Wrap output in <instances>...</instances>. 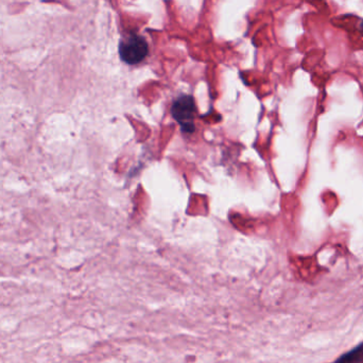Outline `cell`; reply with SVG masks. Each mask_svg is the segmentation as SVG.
<instances>
[{
	"label": "cell",
	"mask_w": 363,
	"mask_h": 363,
	"mask_svg": "<svg viewBox=\"0 0 363 363\" xmlns=\"http://www.w3.org/2000/svg\"><path fill=\"white\" fill-rule=\"evenodd\" d=\"M171 112L172 116L180 124L184 132H194L197 108L192 96H180L178 99L174 100Z\"/></svg>",
	"instance_id": "7a4b0ae2"
},
{
	"label": "cell",
	"mask_w": 363,
	"mask_h": 363,
	"mask_svg": "<svg viewBox=\"0 0 363 363\" xmlns=\"http://www.w3.org/2000/svg\"><path fill=\"white\" fill-rule=\"evenodd\" d=\"M335 363H363V343L342 355Z\"/></svg>",
	"instance_id": "3957f363"
},
{
	"label": "cell",
	"mask_w": 363,
	"mask_h": 363,
	"mask_svg": "<svg viewBox=\"0 0 363 363\" xmlns=\"http://www.w3.org/2000/svg\"><path fill=\"white\" fill-rule=\"evenodd\" d=\"M149 52V46L145 38L137 34H131L128 38L121 41L119 45V55L121 59L129 65L138 64Z\"/></svg>",
	"instance_id": "6da1fadb"
},
{
	"label": "cell",
	"mask_w": 363,
	"mask_h": 363,
	"mask_svg": "<svg viewBox=\"0 0 363 363\" xmlns=\"http://www.w3.org/2000/svg\"><path fill=\"white\" fill-rule=\"evenodd\" d=\"M359 29H360V32L362 34L363 36V20H361L360 26H359Z\"/></svg>",
	"instance_id": "277c9868"
}]
</instances>
